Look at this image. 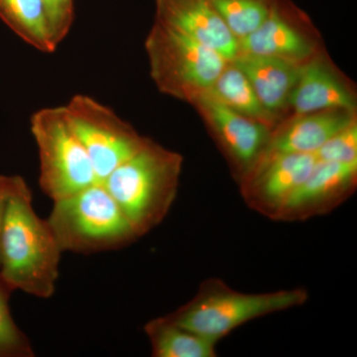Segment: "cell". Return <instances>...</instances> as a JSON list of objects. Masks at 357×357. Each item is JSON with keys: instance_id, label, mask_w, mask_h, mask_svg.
<instances>
[{"instance_id": "obj_20", "label": "cell", "mask_w": 357, "mask_h": 357, "mask_svg": "<svg viewBox=\"0 0 357 357\" xmlns=\"http://www.w3.org/2000/svg\"><path fill=\"white\" fill-rule=\"evenodd\" d=\"M0 356H34L27 337L14 323L2 285H0Z\"/></svg>"}, {"instance_id": "obj_22", "label": "cell", "mask_w": 357, "mask_h": 357, "mask_svg": "<svg viewBox=\"0 0 357 357\" xmlns=\"http://www.w3.org/2000/svg\"><path fill=\"white\" fill-rule=\"evenodd\" d=\"M54 44L57 47L69 35L75 18V0H40Z\"/></svg>"}, {"instance_id": "obj_1", "label": "cell", "mask_w": 357, "mask_h": 357, "mask_svg": "<svg viewBox=\"0 0 357 357\" xmlns=\"http://www.w3.org/2000/svg\"><path fill=\"white\" fill-rule=\"evenodd\" d=\"M62 249L47 220L33 208L24 178L7 203L0 238V280L8 290L50 299L60 276Z\"/></svg>"}, {"instance_id": "obj_2", "label": "cell", "mask_w": 357, "mask_h": 357, "mask_svg": "<svg viewBox=\"0 0 357 357\" xmlns=\"http://www.w3.org/2000/svg\"><path fill=\"white\" fill-rule=\"evenodd\" d=\"M183 162L182 155L148 138L139 151L102 181L138 237L168 215L177 198Z\"/></svg>"}, {"instance_id": "obj_5", "label": "cell", "mask_w": 357, "mask_h": 357, "mask_svg": "<svg viewBox=\"0 0 357 357\" xmlns=\"http://www.w3.org/2000/svg\"><path fill=\"white\" fill-rule=\"evenodd\" d=\"M145 51L157 89L191 105L210 91L229 62L218 52L155 20Z\"/></svg>"}, {"instance_id": "obj_14", "label": "cell", "mask_w": 357, "mask_h": 357, "mask_svg": "<svg viewBox=\"0 0 357 357\" xmlns=\"http://www.w3.org/2000/svg\"><path fill=\"white\" fill-rule=\"evenodd\" d=\"M356 119V112L344 109L293 115L290 121L273 129L262 156L282 153L314 154L337 131Z\"/></svg>"}, {"instance_id": "obj_4", "label": "cell", "mask_w": 357, "mask_h": 357, "mask_svg": "<svg viewBox=\"0 0 357 357\" xmlns=\"http://www.w3.org/2000/svg\"><path fill=\"white\" fill-rule=\"evenodd\" d=\"M46 220L63 252L91 255L115 250L138 238L102 183L54 202Z\"/></svg>"}, {"instance_id": "obj_18", "label": "cell", "mask_w": 357, "mask_h": 357, "mask_svg": "<svg viewBox=\"0 0 357 357\" xmlns=\"http://www.w3.org/2000/svg\"><path fill=\"white\" fill-rule=\"evenodd\" d=\"M0 20L32 48L48 54L57 50L40 0H0Z\"/></svg>"}, {"instance_id": "obj_9", "label": "cell", "mask_w": 357, "mask_h": 357, "mask_svg": "<svg viewBox=\"0 0 357 357\" xmlns=\"http://www.w3.org/2000/svg\"><path fill=\"white\" fill-rule=\"evenodd\" d=\"M192 105L203 115L237 182H241L262 156L273 129L229 109L210 91L199 96Z\"/></svg>"}, {"instance_id": "obj_6", "label": "cell", "mask_w": 357, "mask_h": 357, "mask_svg": "<svg viewBox=\"0 0 357 357\" xmlns=\"http://www.w3.org/2000/svg\"><path fill=\"white\" fill-rule=\"evenodd\" d=\"M30 130L38 149L40 188L52 201L100 183L63 105L34 112Z\"/></svg>"}, {"instance_id": "obj_19", "label": "cell", "mask_w": 357, "mask_h": 357, "mask_svg": "<svg viewBox=\"0 0 357 357\" xmlns=\"http://www.w3.org/2000/svg\"><path fill=\"white\" fill-rule=\"evenodd\" d=\"M231 34L241 41L255 31L277 0H211Z\"/></svg>"}, {"instance_id": "obj_12", "label": "cell", "mask_w": 357, "mask_h": 357, "mask_svg": "<svg viewBox=\"0 0 357 357\" xmlns=\"http://www.w3.org/2000/svg\"><path fill=\"white\" fill-rule=\"evenodd\" d=\"M155 21L191 37L227 61L238 55V41L211 0H155Z\"/></svg>"}, {"instance_id": "obj_16", "label": "cell", "mask_w": 357, "mask_h": 357, "mask_svg": "<svg viewBox=\"0 0 357 357\" xmlns=\"http://www.w3.org/2000/svg\"><path fill=\"white\" fill-rule=\"evenodd\" d=\"M144 332L151 345L152 356H218V344L178 325L167 314L148 321L144 326Z\"/></svg>"}, {"instance_id": "obj_11", "label": "cell", "mask_w": 357, "mask_h": 357, "mask_svg": "<svg viewBox=\"0 0 357 357\" xmlns=\"http://www.w3.org/2000/svg\"><path fill=\"white\" fill-rule=\"evenodd\" d=\"M357 162H317L306 180L289 198L277 222H304L328 215L356 192Z\"/></svg>"}, {"instance_id": "obj_23", "label": "cell", "mask_w": 357, "mask_h": 357, "mask_svg": "<svg viewBox=\"0 0 357 357\" xmlns=\"http://www.w3.org/2000/svg\"><path fill=\"white\" fill-rule=\"evenodd\" d=\"M22 178L20 176L0 175V238H1L2 229H3L7 203Z\"/></svg>"}, {"instance_id": "obj_10", "label": "cell", "mask_w": 357, "mask_h": 357, "mask_svg": "<svg viewBox=\"0 0 357 357\" xmlns=\"http://www.w3.org/2000/svg\"><path fill=\"white\" fill-rule=\"evenodd\" d=\"M309 28L306 14L290 0H277L262 24L238 41L239 53L303 64L319 53L318 41Z\"/></svg>"}, {"instance_id": "obj_7", "label": "cell", "mask_w": 357, "mask_h": 357, "mask_svg": "<svg viewBox=\"0 0 357 357\" xmlns=\"http://www.w3.org/2000/svg\"><path fill=\"white\" fill-rule=\"evenodd\" d=\"M63 107L100 183L147 142V137L91 96L75 95Z\"/></svg>"}, {"instance_id": "obj_17", "label": "cell", "mask_w": 357, "mask_h": 357, "mask_svg": "<svg viewBox=\"0 0 357 357\" xmlns=\"http://www.w3.org/2000/svg\"><path fill=\"white\" fill-rule=\"evenodd\" d=\"M211 95L223 105L269 126L276 128L278 117L265 109L245 74L234 61H229L210 89Z\"/></svg>"}, {"instance_id": "obj_8", "label": "cell", "mask_w": 357, "mask_h": 357, "mask_svg": "<svg viewBox=\"0 0 357 357\" xmlns=\"http://www.w3.org/2000/svg\"><path fill=\"white\" fill-rule=\"evenodd\" d=\"M317 162L314 154L282 153L260 157L239 182L244 203L263 217L276 220Z\"/></svg>"}, {"instance_id": "obj_3", "label": "cell", "mask_w": 357, "mask_h": 357, "mask_svg": "<svg viewBox=\"0 0 357 357\" xmlns=\"http://www.w3.org/2000/svg\"><path fill=\"white\" fill-rule=\"evenodd\" d=\"M307 300L309 292L305 288L243 293L222 279L210 278L202 282L189 302L167 316L218 344L249 321L303 306Z\"/></svg>"}, {"instance_id": "obj_13", "label": "cell", "mask_w": 357, "mask_h": 357, "mask_svg": "<svg viewBox=\"0 0 357 357\" xmlns=\"http://www.w3.org/2000/svg\"><path fill=\"white\" fill-rule=\"evenodd\" d=\"M289 107L293 109V115L328 109L356 112V96L344 77L319 52L301 66Z\"/></svg>"}, {"instance_id": "obj_21", "label": "cell", "mask_w": 357, "mask_h": 357, "mask_svg": "<svg viewBox=\"0 0 357 357\" xmlns=\"http://www.w3.org/2000/svg\"><path fill=\"white\" fill-rule=\"evenodd\" d=\"M318 161L335 163L357 162V119L340 129L314 153Z\"/></svg>"}, {"instance_id": "obj_15", "label": "cell", "mask_w": 357, "mask_h": 357, "mask_svg": "<svg viewBox=\"0 0 357 357\" xmlns=\"http://www.w3.org/2000/svg\"><path fill=\"white\" fill-rule=\"evenodd\" d=\"M232 61L248 77L265 109L279 119V114L289 107L302 64L244 53H239Z\"/></svg>"}]
</instances>
